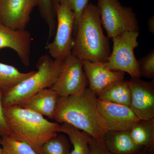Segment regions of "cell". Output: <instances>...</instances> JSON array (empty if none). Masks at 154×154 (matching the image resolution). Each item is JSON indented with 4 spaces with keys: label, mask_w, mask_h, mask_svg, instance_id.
Instances as JSON below:
<instances>
[{
    "label": "cell",
    "mask_w": 154,
    "mask_h": 154,
    "mask_svg": "<svg viewBox=\"0 0 154 154\" xmlns=\"http://www.w3.org/2000/svg\"><path fill=\"white\" fill-rule=\"evenodd\" d=\"M53 119L71 125L96 140L103 141L108 131L98 113L97 96L89 87L75 95L60 96Z\"/></svg>",
    "instance_id": "obj_1"
},
{
    "label": "cell",
    "mask_w": 154,
    "mask_h": 154,
    "mask_svg": "<svg viewBox=\"0 0 154 154\" xmlns=\"http://www.w3.org/2000/svg\"><path fill=\"white\" fill-rule=\"evenodd\" d=\"M4 112L10 136L28 144L38 154H43V144L60 132L57 122L19 105L4 107Z\"/></svg>",
    "instance_id": "obj_2"
},
{
    "label": "cell",
    "mask_w": 154,
    "mask_h": 154,
    "mask_svg": "<svg viewBox=\"0 0 154 154\" xmlns=\"http://www.w3.org/2000/svg\"><path fill=\"white\" fill-rule=\"evenodd\" d=\"M75 29L72 54L82 60L106 62L111 54L110 42L103 32L97 6L88 3Z\"/></svg>",
    "instance_id": "obj_3"
},
{
    "label": "cell",
    "mask_w": 154,
    "mask_h": 154,
    "mask_svg": "<svg viewBox=\"0 0 154 154\" xmlns=\"http://www.w3.org/2000/svg\"><path fill=\"white\" fill-rule=\"evenodd\" d=\"M64 60L54 59L48 55L40 57L36 64L38 70L11 91L3 94L4 107L21 106L39 91L51 88L58 78Z\"/></svg>",
    "instance_id": "obj_4"
},
{
    "label": "cell",
    "mask_w": 154,
    "mask_h": 154,
    "mask_svg": "<svg viewBox=\"0 0 154 154\" xmlns=\"http://www.w3.org/2000/svg\"><path fill=\"white\" fill-rule=\"evenodd\" d=\"M97 6L108 38L124 32L139 31L135 13L131 7L122 6L119 0H98Z\"/></svg>",
    "instance_id": "obj_5"
},
{
    "label": "cell",
    "mask_w": 154,
    "mask_h": 154,
    "mask_svg": "<svg viewBox=\"0 0 154 154\" xmlns=\"http://www.w3.org/2000/svg\"><path fill=\"white\" fill-rule=\"evenodd\" d=\"M139 31L122 33L112 38L113 50L105 62L110 70L126 72L131 78H140L134 50L138 46Z\"/></svg>",
    "instance_id": "obj_6"
},
{
    "label": "cell",
    "mask_w": 154,
    "mask_h": 154,
    "mask_svg": "<svg viewBox=\"0 0 154 154\" xmlns=\"http://www.w3.org/2000/svg\"><path fill=\"white\" fill-rule=\"evenodd\" d=\"M54 9L57 18L55 36L47 43L46 49L52 58L64 60L72 54L75 15L65 2L56 5Z\"/></svg>",
    "instance_id": "obj_7"
},
{
    "label": "cell",
    "mask_w": 154,
    "mask_h": 154,
    "mask_svg": "<svg viewBox=\"0 0 154 154\" xmlns=\"http://www.w3.org/2000/svg\"><path fill=\"white\" fill-rule=\"evenodd\" d=\"M88 86L82 61L71 54L64 60L56 82L50 88L60 96L79 94Z\"/></svg>",
    "instance_id": "obj_8"
},
{
    "label": "cell",
    "mask_w": 154,
    "mask_h": 154,
    "mask_svg": "<svg viewBox=\"0 0 154 154\" xmlns=\"http://www.w3.org/2000/svg\"><path fill=\"white\" fill-rule=\"evenodd\" d=\"M97 109L108 131H129L139 119L130 107L97 99Z\"/></svg>",
    "instance_id": "obj_9"
},
{
    "label": "cell",
    "mask_w": 154,
    "mask_h": 154,
    "mask_svg": "<svg viewBox=\"0 0 154 154\" xmlns=\"http://www.w3.org/2000/svg\"><path fill=\"white\" fill-rule=\"evenodd\" d=\"M38 5V0H0V22L14 30H25Z\"/></svg>",
    "instance_id": "obj_10"
},
{
    "label": "cell",
    "mask_w": 154,
    "mask_h": 154,
    "mask_svg": "<svg viewBox=\"0 0 154 154\" xmlns=\"http://www.w3.org/2000/svg\"><path fill=\"white\" fill-rule=\"evenodd\" d=\"M129 82L131 110L140 120L154 119V80L146 82L140 78H131Z\"/></svg>",
    "instance_id": "obj_11"
},
{
    "label": "cell",
    "mask_w": 154,
    "mask_h": 154,
    "mask_svg": "<svg viewBox=\"0 0 154 154\" xmlns=\"http://www.w3.org/2000/svg\"><path fill=\"white\" fill-rule=\"evenodd\" d=\"M82 61L89 88L97 97L111 84L124 79V72L110 70L105 62Z\"/></svg>",
    "instance_id": "obj_12"
},
{
    "label": "cell",
    "mask_w": 154,
    "mask_h": 154,
    "mask_svg": "<svg viewBox=\"0 0 154 154\" xmlns=\"http://www.w3.org/2000/svg\"><path fill=\"white\" fill-rule=\"evenodd\" d=\"M31 35L28 30H16L0 22V50L11 48L18 55L25 66L30 64Z\"/></svg>",
    "instance_id": "obj_13"
},
{
    "label": "cell",
    "mask_w": 154,
    "mask_h": 154,
    "mask_svg": "<svg viewBox=\"0 0 154 154\" xmlns=\"http://www.w3.org/2000/svg\"><path fill=\"white\" fill-rule=\"evenodd\" d=\"M59 97L51 88H45L31 96L20 106L53 119Z\"/></svg>",
    "instance_id": "obj_14"
},
{
    "label": "cell",
    "mask_w": 154,
    "mask_h": 154,
    "mask_svg": "<svg viewBox=\"0 0 154 154\" xmlns=\"http://www.w3.org/2000/svg\"><path fill=\"white\" fill-rule=\"evenodd\" d=\"M103 141L111 154H137L143 150L134 143L129 131H108Z\"/></svg>",
    "instance_id": "obj_15"
},
{
    "label": "cell",
    "mask_w": 154,
    "mask_h": 154,
    "mask_svg": "<svg viewBox=\"0 0 154 154\" xmlns=\"http://www.w3.org/2000/svg\"><path fill=\"white\" fill-rule=\"evenodd\" d=\"M134 143L143 150L154 152V119L140 120L129 130Z\"/></svg>",
    "instance_id": "obj_16"
},
{
    "label": "cell",
    "mask_w": 154,
    "mask_h": 154,
    "mask_svg": "<svg viewBox=\"0 0 154 154\" xmlns=\"http://www.w3.org/2000/svg\"><path fill=\"white\" fill-rule=\"evenodd\" d=\"M97 97L105 102L130 107L131 93L129 81L123 80L113 83Z\"/></svg>",
    "instance_id": "obj_17"
},
{
    "label": "cell",
    "mask_w": 154,
    "mask_h": 154,
    "mask_svg": "<svg viewBox=\"0 0 154 154\" xmlns=\"http://www.w3.org/2000/svg\"><path fill=\"white\" fill-rule=\"evenodd\" d=\"M36 72H22L13 66L0 63V92L6 94Z\"/></svg>",
    "instance_id": "obj_18"
},
{
    "label": "cell",
    "mask_w": 154,
    "mask_h": 154,
    "mask_svg": "<svg viewBox=\"0 0 154 154\" xmlns=\"http://www.w3.org/2000/svg\"><path fill=\"white\" fill-rule=\"evenodd\" d=\"M60 132L66 134L73 149L70 154H89V139L91 136L71 125L63 123L60 125Z\"/></svg>",
    "instance_id": "obj_19"
},
{
    "label": "cell",
    "mask_w": 154,
    "mask_h": 154,
    "mask_svg": "<svg viewBox=\"0 0 154 154\" xmlns=\"http://www.w3.org/2000/svg\"><path fill=\"white\" fill-rule=\"evenodd\" d=\"M43 154H70L71 145L63 134H57L48 140L42 146Z\"/></svg>",
    "instance_id": "obj_20"
},
{
    "label": "cell",
    "mask_w": 154,
    "mask_h": 154,
    "mask_svg": "<svg viewBox=\"0 0 154 154\" xmlns=\"http://www.w3.org/2000/svg\"><path fill=\"white\" fill-rule=\"evenodd\" d=\"M1 145L6 154H38L28 144L10 136L2 137Z\"/></svg>",
    "instance_id": "obj_21"
},
{
    "label": "cell",
    "mask_w": 154,
    "mask_h": 154,
    "mask_svg": "<svg viewBox=\"0 0 154 154\" xmlns=\"http://www.w3.org/2000/svg\"><path fill=\"white\" fill-rule=\"evenodd\" d=\"M38 7L42 17L44 19L49 30L48 39L54 36L57 21L53 5L52 0H38Z\"/></svg>",
    "instance_id": "obj_22"
},
{
    "label": "cell",
    "mask_w": 154,
    "mask_h": 154,
    "mask_svg": "<svg viewBox=\"0 0 154 154\" xmlns=\"http://www.w3.org/2000/svg\"><path fill=\"white\" fill-rule=\"evenodd\" d=\"M141 76L148 79L154 78V50L152 49L145 56L138 60Z\"/></svg>",
    "instance_id": "obj_23"
},
{
    "label": "cell",
    "mask_w": 154,
    "mask_h": 154,
    "mask_svg": "<svg viewBox=\"0 0 154 154\" xmlns=\"http://www.w3.org/2000/svg\"><path fill=\"white\" fill-rule=\"evenodd\" d=\"M88 2L89 0H52L54 8L56 5L57 4L65 2L68 5L69 8L75 14V28L84 9L89 3Z\"/></svg>",
    "instance_id": "obj_24"
},
{
    "label": "cell",
    "mask_w": 154,
    "mask_h": 154,
    "mask_svg": "<svg viewBox=\"0 0 154 154\" xmlns=\"http://www.w3.org/2000/svg\"><path fill=\"white\" fill-rule=\"evenodd\" d=\"M89 144V154H111L107 149L103 141L96 140L91 136Z\"/></svg>",
    "instance_id": "obj_25"
},
{
    "label": "cell",
    "mask_w": 154,
    "mask_h": 154,
    "mask_svg": "<svg viewBox=\"0 0 154 154\" xmlns=\"http://www.w3.org/2000/svg\"><path fill=\"white\" fill-rule=\"evenodd\" d=\"M3 94L0 92V136H10L8 128L5 118L3 105Z\"/></svg>",
    "instance_id": "obj_26"
},
{
    "label": "cell",
    "mask_w": 154,
    "mask_h": 154,
    "mask_svg": "<svg viewBox=\"0 0 154 154\" xmlns=\"http://www.w3.org/2000/svg\"><path fill=\"white\" fill-rule=\"evenodd\" d=\"M148 25L149 31L152 34H154V16H152L149 19L148 21Z\"/></svg>",
    "instance_id": "obj_27"
},
{
    "label": "cell",
    "mask_w": 154,
    "mask_h": 154,
    "mask_svg": "<svg viewBox=\"0 0 154 154\" xmlns=\"http://www.w3.org/2000/svg\"><path fill=\"white\" fill-rule=\"evenodd\" d=\"M137 154H154V152L149 150H143Z\"/></svg>",
    "instance_id": "obj_28"
},
{
    "label": "cell",
    "mask_w": 154,
    "mask_h": 154,
    "mask_svg": "<svg viewBox=\"0 0 154 154\" xmlns=\"http://www.w3.org/2000/svg\"><path fill=\"white\" fill-rule=\"evenodd\" d=\"M2 137L0 136V154H6L5 152V151L3 149L2 147L1 146V144H2Z\"/></svg>",
    "instance_id": "obj_29"
}]
</instances>
